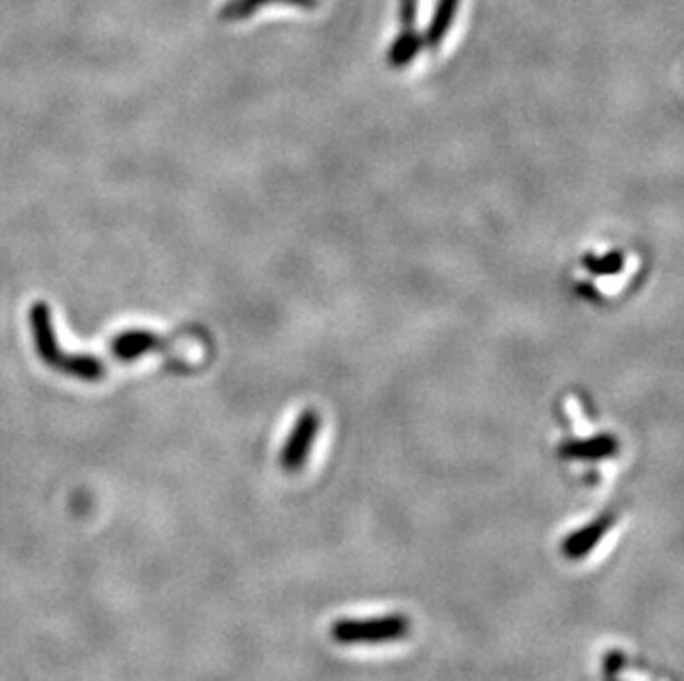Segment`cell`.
Segmentation results:
<instances>
[{"label":"cell","instance_id":"obj_5","mask_svg":"<svg viewBox=\"0 0 684 681\" xmlns=\"http://www.w3.org/2000/svg\"><path fill=\"white\" fill-rule=\"evenodd\" d=\"M164 345H167V339L162 335H155L149 331H124L111 339L109 347L118 360L131 363V360L142 358L149 352L162 349Z\"/></svg>","mask_w":684,"mask_h":681},{"label":"cell","instance_id":"obj_11","mask_svg":"<svg viewBox=\"0 0 684 681\" xmlns=\"http://www.w3.org/2000/svg\"><path fill=\"white\" fill-rule=\"evenodd\" d=\"M607 678H610V680H607V681H616V680H614V675H607Z\"/></svg>","mask_w":684,"mask_h":681},{"label":"cell","instance_id":"obj_8","mask_svg":"<svg viewBox=\"0 0 684 681\" xmlns=\"http://www.w3.org/2000/svg\"><path fill=\"white\" fill-rule=\"evenodd\" d=\"M419 47H421V38L416 35V31H401L390 47V64L405 67L416 55Z\"/></svg>","mask_w":684,"mask_h":681},{"label":"cell","instance_id":"obj_2","mask_svg":"<svg viewBox=\"0 0 684 681\" xmlns=\"http://www.w3.org/2000/svg\"><path fill=\"white\" fill-rule=\"evenodd\" d=\"M333 640L340 644H388L405 638L410 633V620L405 616L392 613L368 620H340L331 629Z\"/></svg>","mask_w":684,"mask_h":681},{"label":"cell","instance_id":"obj_1","mask_svg":"<svg viewBox=\"0 0 684 681\" xmlns=\"http://www.w3.org/2000/svg\"><path fill=\"white\" fill-rule=\"evenodd\" d=\"M29 326L33 335V345L40 360L62 376H71L78 380H100L107 372V365L93 354H69L62 352L56 331L51 308L44 302H36L29 311Z\"/></svg>","mask_w":684,"mask_h":681},{"label":"cell","instance_id":"obj_4","mask_svg":"<svg viewBox=\"0 0 684 681\" xmlns=\"http://www.w3.org/2000/svg\"><path fill=\"white\" fill-rule=\"evenodd\" d=\"M616 522V516L614 514H603L598 516L596 520H592L590 525L572 531L563 545H561V551L567 560H583L592 553V549L605 538V533L612 529V525Z\"/></svg>","mask_w":684,"mask_h":681},{"label":"cell","instance_id":"obj_10","mask_svg":"<svg viewBox=\"0 0 684 681\" xmlns=\"http://www.w3.org/2000/svg\"><path fill=\"white\" fill-rule=\"evenodd\" d=\"M271 0H231L224 9H222V16L229 18V20H235V18H247L251 16L255 9H260L262 4H269Z\"/></svg>","mask_w":684,"mask_h":681},{"label":"cell","instance_id":"obj_6","mask_svg":"<svg viewBox=\"0 0 684 681\" xmlns=\"http://www.w3.org/2000/svg\"><path fill=\"white\" fill-rule=\"evenodd\" d=\"M559 454L572 460H603V458H612L618 454V440L616 436H610V434L592 436L585 440H570L561 445Z\"/></svg>","mask_w":684,"mask_h":681},{"label":"cell","instance_id":"obj_9","mask_svg":"<svg viewBox=\"0 0 684 681\" xmlns=\"http://www.w3.org/2000/svg\"><path fill=\"white\" fill-rule=\"evenodd\" d=\"M585 266L594 275H616L625 266V257L621 253H610L605 257H585Z\"/></svg>","mask_w":684,"mask_h":681},{"label":"cell","instance_id":"obj_3","mask_svg":"<svg viewBox=\"0 0 684 681\" xmlns=\"http://www.w3.org/2000/svg\"><path fill=\"white\" fill-rule=\"evenodd\" d=\"M320 425H322V418L313 409L304 411L298 418L291 436L286 438V445H284L282 458H280L282 467L286 471H300L304 467V463H306V458H309V454L313 449V443H315V438L320 434Z\"/></svg>","mask_w":684,"mask_h":681},{"label":"cell","instance_id":"obj_7","mask_svg":"<svg viewBox=\"0 0 684 681\" xmlns=\"http://www.w3.org/2000/svg\"><path fill=\"white\" fill-rule=\"evenodd\" d=\"M459 2L461 0H439L436 9H434V16H432V22L428 27V33H425V44L430 49H436L441 44V40L445 38L456 11H459Z\"/></svg>","mask_w":684,"mask_h":681}]
</instances>
